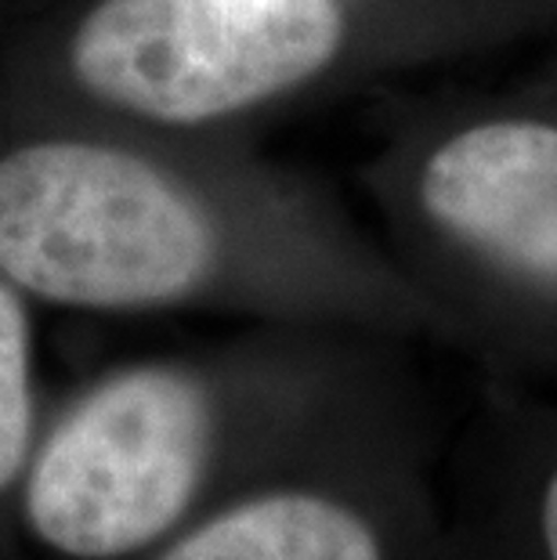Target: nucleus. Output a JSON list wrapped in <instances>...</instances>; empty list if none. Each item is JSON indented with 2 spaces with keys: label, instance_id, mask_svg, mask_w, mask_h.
<instances>
[{
  "label": "nucleus",
  "instance_id": "4",
  "mask_svg": "<svg viewBox=\"0 0 557 560\" xmlns=\"http://www.w3.org/2000/svg\"><path fill=\"white\" fill-rule=\"evenodd\" d=\"M438 229L536 296L557 301V127L485 120L442 141L420 174Z\"/></svg>",
  "mask_w": 557,
  "mask_h": 560
},
{
  "label": "nucleus",
  "instance_id": "1",
  "mask_svg": "<svg viewBox=\"0 0 557 560\" xmlns=\"http://www.w3.org/2000/svg\"><path fill=\"white\" fill-rule=\"evenodd\" d=\"M207 213L156 166L91 141L0 160V276L73 307L182 301L214 271Z\"/></svg>",
  "mask_w": 557,
  "mask_h": 560
},
{
  "label": "nucleus",
  "instance_id": "2",
  "mask_svg": "<svg viewBox=\"0 0 557 560\" xmlns=\"http://www.w3.org/2000/svg\"><path fill=\"white\" fill-rule=\"evenodd\" d=\"M344 37L337 0H102L69 66L91 98L188 127L312 80Z\"/></svg>",
  "mask_w": 557,
  "mask_h": 560
},
{
  "label": "nucleus",
  "instance_id": "6",
  "mask_svg": "<svg viewBox=\"0 0 557 560\" xmlns=\"http://www.w3.org/2000/svg\"><path fill=\"white\" fill-rule=\"evenodd\" d=\"M471 560H557V445L489 495Z\"/></svg>",
  "mask_w": 557,
  "mask_h": 560
},
{
  "label": "nucleus",
  "instance_id": "3",
  "mask_svg": "<svg viewBox=\"0 0 557 560\" xmlns=\"http://www.w3.org/2000/svg\"><path fill=\"white\" fill-rule=\"evenodd\" d=\"M210 405L193 376L135 369L66 416L30 474L26 514L47 546L109 560L149 546L193 503Z\"/></svg>",
  "mask_w": 557,
  "mask_h": 560
},
{
  "label": "nucleus",
  "instance_id": "7",
  "mask_svg": "<svg viewBox=\"0 0 557 560\" xmlns=\"http://www.w3.org/2000/svg\"><path fill=\"white\" fill-rule=\"evenodd\" d=\"M30 423V326L19 296L0 279V492L22 470Z\"/></svg>",
  "mask_w": 557,
  "mask_h": 560
},
{
  "label": "nucleus",
  "instance_id": "5",
  "mask_svg": "<svg viewBox=\"0 0 557 560\" xmlns=\"http://www.w3.org/2000/svg\"><path fill=\"white\" fill-rule=\"evenodd\" d=\"M163 560H402V550L351 499L282 488L224 510Z\"/></svg>",
  "mask_w": 557,
  "mask_h": 560
}]
</instances>
